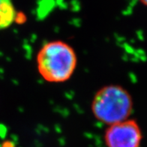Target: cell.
I'll return each instance as SVG.
<instances>
[{
	"label": "cell",
	"instance_id": "1",
	"mask_svg": "<svg viewBox=\"0 0 147 147\" xmlns=\"http://www.w3.org/2000/svg\"><path fill=\"white\" fill-rule=\"evenodd\" d=\"M37 69L47 82L60 83L71 79L78 65V56L69 44L60 40L43 45L37 53Z\"/></svg>",
	"mask_w": 147,
	"mask_h": 147
},
{
	"label": "cell",
	"instance_id": "2",
	"mask_svg": "<svg viewBox=\"0 0 147 147\" xmlns=\"http://www.w3.org/2000/svg\"><path fill=\"white\" fill-rule=\"evenodd\" d=\"M92 115L107 125L131 118L134 101L129 92L122 86L110 84L99 89L91 103Z\"/></svg>",
	"mask_w": 147,
	"mask_h": 147
},
{
	"label": "cell",
	"instance_id": "3",
	"mask_svg": "<svg viewBox=\"0 0 147 147\" xmlns=\"http://www.w3.org/2000/svg\"><path fill=\"white\" fill-rule=\"evenodd\" d=\"M104 138L107 147H140L143 132L139 123L130 118L108 125Z\"/></svg>",
	"mask_w": 147,
	"mask_h": 147
},
{
	"label": "cell",
	"instance_id": "4",
	"mask_svg": "<svg viewBox=\"0 0 147 147\" xmlns=\"http://www.w3.org/2000/svg\"><path fill=\"white\" fill-rule=\"evenodd\" d=\"M16 16V10L11 0H0V30L11 26Z\"/></svg>",
	"mask_w": 147,
	"mask_h": 147
},
{
	"label": "cell",
	"instance_id": "5",
	"mask_svg": "<svg viewBox=\"0 0 147 147\" xmlns=\"http://www.w3.org/2000/svg\"><path fill=\"white\" fill-rule=\"evenodd\" d=\"M140 2H141L142 4H143L144 5L147 6V0H140Z\"/></svg>",
	"mask_w": 147,
	"mask_h": 147
}]
</instances>
